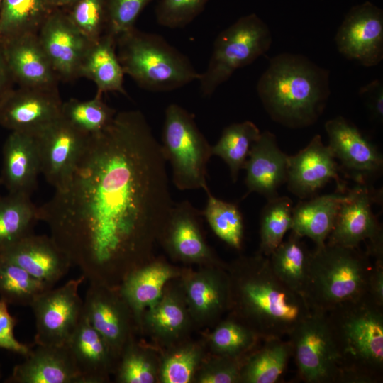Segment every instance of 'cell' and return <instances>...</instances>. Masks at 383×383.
<instances>
[{"instance_id":"obj_1","label":"cell","mask_w":383,"mask_h":383,"mask_svg":"<svg viewBox=\"0 0 383 383\" xmlns=\"http://www.w3.org/2000/svg\"><path fill=\"white\" fill-rule=\"evenodd\" d=\"M166 159L139 110L116 113L87 137L67 184L38 221L89 283L113 286L133 270L174 204Z\"/></svg>"},{"instance_id":"obj_2","label":"cell","mask_w":383,"mask_h":383,"mask_svg":"<svg viewBox=\"0 0 383 383\" xmlns=\"http://www.w3.org/2000/svg\"><path fill=\"white\" fill-rule=\"evenodd\" d=\"M231 303L262 339L288 336L311 311L306 299L286 286L260 253L235 265Z\"/></svg>"},{"instance_id":"obj_3","label":"cell","mask_w":383,"mask_h":383,"mask_svg":"<svg viewBox=\"0 0 383 383\" xmlns=\"http://www.w3.org/2000/svg\"><path fill=\"white\" fill-rule=\"evenodd\" d=\"M329 71L299 54L284 52L270 60L257 92L274 121L289 128L314 124L328 101Z\"/></svg>"},{"instance_id":"obj_4","label":"cell","mask_w":383,"mask_h":383,"mask_svg":"<svg viewBox=\"0 0 383 383\" xmlns=\"http://www.w3.org/2000/svg\"><path fill=\"white\" fill-rule=\"evenodd\" d=\"M338 356L340 383H379L383 377V307L368 295L326 312Z\"/></svg>"},{"instance_id":"obj_5","label":"cell","mask_w":383,"mask_h":383,"mask_svg":"<svg viewBox=\"0 0 383 383\" xmlns=\"http://www.w3.org/2000/svg\"><path fill=\"white\" fill-rule=\"evenodd\" d=\"M372 264L359 248L326 243L311 252L304 292L311 310L328 312L367 295Z\"/></svg>"},{"instance_id":"obj_6","label":"cell","mask_w":383,"mask_h":383,"mask_svg":"<svg viewBox=\"0 0 383 383\" xmlns=\"http://www.w3.org/2000/svg\"><path fill=\"white\" fill-rule=\"evenodd\" d=\"M116 42L124 74L143 89L170 91L200 77L189 59L159 35L134 27L118 35Z\"/></svg>"},{"instance_id":"obj_7","label":"cell","mask_w":383,"mask_h":383,"mask_svg":"<svg viewBox=\"0 0 383 383\" xmlns=\"http://www.w3.org/2000/svg\"><path fill=\"white\" fill-rule=\"evenodd\" d=\"M161 148L170 163L173 183L178 189L209 190L206 177L211 145L194 116L177 104L165 109Z\"/></svg>"},{"instance_id":"obj_8","label":"cell","mask_w":383,"mask_h":383,"mask_svg":"<svg viewBox=\"0 0 383 383\" xmlns=\"http://www.w3.org/2000/svg\"><path fill=\"white\" fill-rule=\"evenodd\" d=\"M272 37L267 25L255 13L238 18L216 37L210 60L198 79L204 96H211L238 69L270 49Z\"/></svg>"},{"instance_id":"obj_9","label":"cell","mask_w":383,"mask_h":383,"mask_svg":"<svg viewBox=\"0 0 383 383\" xmlns=\"http://www.w3.org/2000/svg\"><path fill=\"white\" fill-rule=\"evenodd\" d=\"M291 355L306 383H340L338 356L326 313L311 310L290 333Z\"/></svg>"},{"instance_id":"obj_10","label":"cell","mask_w":383,"mask_h":383,"mask_svg":"<svg viewBox=\"0 0 383 383\" xmlns=\"http://www.w3.org/2000/svg\"><path fill=\"white\" fill-rule=\"evenodd\" d=\"M382 201V191L372 185L348 189L326 243L359 248L368 241L366 252L374 260H383L382 227L372 211V205Z\"/></svg>"},{"instance_id":"obj_11","label":"cell","mask_w":383,"mask_h":383,"mask_svg":"<svg viewBox=\"0 0 383 383\" xmlns=\"http://www.w3.org/2000/svg\"><path fill=\"white\" fill-rule=\"evenodd\" d=\"M84 280L82 274L60 287L45 290L34 299L30 306L35 321V345L66 344L82 315L79 288Z\"/></svg>"},{"instance_id":"obj_12","label":"cell","mask_w":383,"mask_h":383,"mask_svg":"<svg viewBox=\"0 0 383 383\" xmlns=\"http://www.w3.org/2000/svg\"><path fill=\"white\" fill-rule=\"evenodd\" d=\"M324 127L340 172L357 184L371 185L383 168V157L375 145L341 116L327 121Z\"/></svg>"},{"instance_id":"obj_13","label":"cell","mask_w":383,"mask_h":383,"mask_svg":"<svg viewBox=\"0 0 383 383\" xmlns=\"http://www.w3.org/2000/svg\"><path fill=\"white\" fill-rule=\"evenodd\" d=\"M338 52L365 67L383 60V11L370 1L355 5L345 14L335 35Z\"/></svg>"},{"instance_id":"obj_14","label":"cell","mask_w":383,"mask_h":383,"mask_svg":"<svg viewBox=\"0 0 383 383\" xmlns=\"http://www.w3.org/2000/svg\"><path fill=\"white\" fill-rule=\"evenodd\" d=\"M62 102L57 87L13 88L0 102V125L35 135L60 118Z\"/></svg>"},{"instance_id":"obj_15","label":"cell","mask_w":383,"mask_h":383,"mask_svg":"<svg viewBox=\"0 0 383 383\" xmlns=\"http://www.w3.org/2000/svg\"><path fill=\"white\" fill-rule=\"evenodd\" d=\"M83 313L103 338L114 360L120 357L131 340V316L134 314L119 287L89 283L83 301Z\"/></svg>"},{"instance_id":"obj_16","label":"cell","mask_w":383,"mask_h":383,"mask_svg":"<svg viewBox=\"0 0 383 383\" xmlns=\"http://www.w3.org/2000/svg\"><path fill=\"white\" fill-rule=\"evenodd\" d=\"M340 172L331 149L317 134L304 148L289 156L286 183L289 192L301 199L313 196L331 180L335 182L337 191L345 192L346 182Z\"/></svg>"},{"instance_id":"obj_17","label":"cell","mask_w":383,"mask_h":383,"mask_svg":"<svg viewBox=\"0 0 383 383\" xmlns=\"http://www.w3.org/2000/svg\"><path fill=\"white\" fill-rule=\"evenodd\" d=\"M37 35L59 79L79 77L80 65L91 43L74 27L65 10L52 9Z\"/></svg>"},{"instance_id":"obj_18","label":"cell","mask_w":383,"mask_h":383,"mask_svg":"<svg viewBox=\"0 0 383 383\" xmlns=\"http://www.w3.org/2000/svg\"><path fill=\"white\" fill-rule=\"evenodd\" d=\"M33 135L40 172L55 190L62 189L71 177L88 135L61 118Z\"/></svg>"},{"instance_id":"obj_19","label":"cell","mask_w":383,"mask_h":383,"mask_svg":"<svg viewBox=\"0 0 383 383\" xmlns=\"http://www.w3.org/2000/svg\"><path fill=\"white\" fill-rule=\"evenodd\" d=\"M0 259L18 265L49 288L65 276L72 265L51 237L34 233L0 250Z\"/></svg>"},{"instance_id":"obj_20","label":"cell","mask_w":383,"mask_h":383,"mask_svg":"<svg viewBox=\"0 0 383 383\" xmlns=\"http://www.w3.org/2000/svg\"><path fill=\"white\" fill-rule=\"evenodd\" d=\"M288 157L279 147L275 135L265 131L252 145L244 169L246 171L245 196L256 192L267 200L277 196L286 183Z\"/></svg>"},{"instance_id":"obj_21","label":"cell","mask_w":383,"mask_h":383,"mask_svg":"<svg viewBox=\"0 0 383 383\" xmlns=\"http://www.w3.org/2000/svg\"><path fill=\"white\" fill-rule=\"evenodd\" d=\"M1 45L13 80L18 87H57L60 79L37 34L20 36Z\"/></svg>"},{"instance_id":"obj_22","label":"cell","mask_w":383,"mask_h":383,"mask_svg":"<svg viewBox=\"0 0 383 383\" xmlns=\"http://www.w3.org/2000/svg\"><path fill=\"white\" fill-rule=\"evenodd\" d=\"M16 365L6 383H81V377L66 345H35Z\"/></svg>"},{"instance_id":"obj_23","label":"cell","mask_w":383,"mask_h":383,"mask_svg":"<svg viewBox=\"0 0 383 383\" xmlns=\"http://www.w3.org/2000/svg\"><path fill=\"white\" fill-rule=\"evenodd\" d=\"M1 182L9 193L30 196L40 165L35 136L11 131L3 146Z\"/></svg>"},{"instance_id":"obj_24","label":"cell","mask_w":383,"mask_h":383,"mask_svg":"<svg viewBox=\"0 0 383 383\" xmlns=\"http://www.w3.org/2000/svg\"><path fill=\"white\" fill-rule=\"evenodd\" d=\"M81 383H101L108 379L115 361L101 335L82 315L66 343Z\"/></svg>"},{"instance_id":"obj_25","label":"cell","mask_w":383,"mask_h":383,"mask_svg":"<svg viewBox=\"0 0 383 383\" xmlns=\"http://www.w3.org/2000/svg\"><path fill=\"white\" fill-rule=\"evenodd\" d=\"M202 214L188 200L174 204L162 233L169 250L186 260L200 261L211 257L200 229Z\"/></svg>"},{"instance_id":"obj_26","label":"cell","mask_w":383,"mask_h":383,"mask_svg":"<svg viewBox=\"0 0 383 383\" xmlns=\"http://www.w3.org/2000/svg\"><path fill=\"white\" fill-rule=\"evenodd\" d=\"M346 196L347 191H337L333 194L312 196L299 202L292 209L291 231L301 238H310L315 243L316 248L323 246Z\"/></svg>"},{"instance_id":"obj_27","label":"cell","mask_w":383,"mask_h":383,"mask_svg":"<svg viewBox=\"0 0 383 383\" xmlns=\"http://www.w3.org/2000/svg\"><path fill=\"white\" fill-rule=\"evenodd\" d=\"M116 38L106 33L91 44L80 65L79 77L94 82L98 94L110 91L127 94L123 87L125 74L116 53Z\"/></svg>"},{"instance_id":"obj_28","label":"cell","mask_w":383,"mask_h":383,"mask_svg":"<svg viewBox=\"0 0 383 383\" xmlns=\"http://www.w3.org/2000/svg\"><path fill=\"white\" fill-rule=\"evenodd\" d=\"M174 272L170 266L155 262L139 267L125 277L119 289L135 319L140 318L146 308L160 300L165 284L173 277Z\"/></svg>"},{"instance_id":"obj_29","label":"cell","mask_w":383,"mask_h":383,"mask_svg":"<svg viewBox=\"0 0 383 383\" xmlns=\"http://www.w3.org/2000/svg\"><path fill=\"white\" fill-rule=\"evenodd\" d=\"M311 253L301 237L291 231L286 240L267 257L274 274L292 290L301 294L307 284Z\"/></svg>"},{"instance_id":"obj_30","label":"cell","mask_w":383,"mask_h":383,"mask_svg":"<svg viewBox=\"0 0 383 383\" xmlns=\"http://www.w3.org/2000/svg\"><path fill=\"white\" fill-rule=\"evenodd\" d=\"M264 345L240 366V382L275 383L284 372L292 357L290 345L283 338L263 339Z\"/></svg>"},{"instance_id":"obj_31","label":"cell","mask_w":383,"mask_h":383,"mask_svg":"<svg viewBox=\"0 0 383 383\" xmlns=\"http://www.w3.org/2000/svg\"><path fill=\"white\" fill-rule=\"evenodd\" d=\"M52 10L47 0H4L0 8V44L38 34Z\"/></svg>"},{"instance_id":"obj_32","label":"cell","mask_w":383,"mask_h":383,"mask_svg":"<svg viewBox=\"0 0 383 383\" xmlns=\"http://www.w3.org/2000/svg\"><path fill=\"white\" fill-rule=\"evenodd\" d=\"M38 208L30 196L9 193L0 196V250L33 233Z\"/></svg>"},{"instance_id":"obj_33","label":"cell","mask_w":383,"mask_h":383,"mask_svg":"<svg viewBox=\"0 0 383 383\" xmlns=\"http://www.w3.org/2000/svg\"><path fill=\"white\" fill-rule=\"evenodd\" d=\"M261 132L250 121L234 123L226 126L220 138L211 145L212 155L221 157L228 165L233 182L238 179L244 169L252 145Z\"/></svg>"},{"instance_id":"obj_34","label":"cell","mask_w":383,"mask_h":383,"mask_svg":"<svg viewBox=\"0 0 383 383\" xmlns=\"http://www.w3.org/2000/svg\"><path fill=\"white\" fill-rule=\"evenodd\" d=\"M187 296L197 315L214 316L231 304L230 281L221 274H198L188 282Z\"/></svg>"},{"instance_id":"obj_35","label":"cell","mask_w":383,"mask_h":383,"mask_svg":"<svg viewBox=\"0 0 383 383\" xmlns=\"http://www.w3.org/2000/svg\"><path fill=\"white\" fill-rule=\"evenodd\" d=\"M116 113L104 101L102 95L96 94L90 100L70 99L62 102L60 118L79 132L89 136L106 128Z\"/></svg>"},{"instance_id":"obj_36","label":"cell","mask_w":383,"mask_h":383,"mask_svg":"<svg viewBox=\"0 0 383 383\" xmlns=\"http://www.w3.org/2000/svg\"><path fill=\"white\" fill-rule=\"evenodd\" d=\"M293 202L286 196L267 200L260 213L259 253L269 257L291 230Z\"/></svg>"},{"instance_id":"obj_37","label":"cell","mask_w":383,"mask_h":383,"mask_svg":"<svg viewBox=\"0 0 383 383\" xmlns=\"http://www.w3.org/2000/svg\"><path fill=\"white\" fill-rule=\"evenodd\" d=\"M207 201L202 215L213 233L232 248H241L244 223L236 204L219 199L207 191Z\"/></svg>"},{"instance_id":"obj_38","label":"cell","mask_w":383,"mask_h":383,"mask_svg":"<svg viewBox=\"0 0 383 383\" xmlns=\"http://www.w3.org/2000/svg\"><path fill=\"white\" fill-rule=\"evenodd\" d=\"M48 289L18 265L0 259V299L8 304L30 306L40 293Z\"/></svg>"},{"instance_id":"obj_39","label":"cell","mask_w":383,"mask_h":383,"mask_svg":"<svg viewBox=\"0 0 383 383\" xmlns=\"http://www.w3.org/2000/svg\"><path fill=\"white\" fill-rule=\"evenodd\" d=\"M261 338L244 322L230 319L216 328L211 335V343L221 356L239 360L240 355L253 348Z\"/></svg>"},{"instance_id":"obj_40","label":"cell","mask_w":383,"mask_h":383,"mask_svg":"<svg viewBox=\"0 0 383 383\" xmlns=\"http://www.w3.org/2000/svg\"><path fill=\"white\" fill-rule=\"evenodd\" d=\"M63 9L74 27L90 43L98 40L106 33V0H77Z\"/></svg>"},{"instance_id":"obj_41","label":"cell","mask_w":383,"mask_h":383,"mask_svg":"<svg viewBox=\"0 0 383 383\" xmlns=\"http://www.w3.org/2000/svg\"><path fill=\"white\" fill-rule=\"evenodd\" d=\"M187 316L183 305L174 297L162 296L148 308L145 323L153 332L163 337H173L186 326Z\"/></svg>"},{"instance_id":"obj_42","label":"cell","mask_w":383,"mask_h":383,"mask_svg":"<svg viewBox=\"0 0 383 383\" xmlns=\"http://www.w3.org/2000/svg\"><path fill=\"white\" fill-rule=\"evenodd\" d=\"M116 380L121 383H152L155 371L146 354L131 340L120 356Z\"/></svg>"},{"instance_id":"obj_43","label":"cell","mask_w":383,"mask_h":383,"mask_svg":"<svg viewBox=\"0 0 383 383\" xmlns=\"http://www.w3.org/2000/svg\"><path fill=\"white\" fill-rule=\"evenodd\" d=\"M209 0H160L155 9L157 22L169 28H182L191 23Z\"/></svg>"},{"instance_id":"obj_44","label":"cell","mask_w":383,"mask_h":383,"mask_svg":"<svg viewBox=\"0 0 383 383\" xmlns=\"http://www.w3.org/2000/svg\"><path fill=\"white\" fill-rule=\"evenodd\" d=\"M153 0H106L108 26L106 33L116 38L135 27L143 9Z\"/></svg>"},{"instance_id":"obj_45","label":"cell","mask_w":383,"mask_h":383,"mask_svg":"<svg viewBox=\"0 0 383 383\" xmlns=\"http://www.w3.org/2000/svg\"><path fill=\"white\" fill-rule=\"evenodd\" d=\"M200 360L199 350L192 347L182 348L168 356L161 370L165 383H187L192 379Z\"/></svg>"},{"instance_id":"obj_46","label":"cell","mask_w":383,"mask_h":383,"mask_svg":"<svg viewBox=\"0 0 383 383\" xmlns=\"http://www.w3.org/2000/svg\"><path fill=\"white\" fill-rule=\"evenodd\" d=\"M240 362L223 357L210 365L199 376L201 383H235L240 382Z\"/></svg>"},{"instance_id":"obj_47","label":"cell","mask_w":383,"mask_h":383,"mask_svg":"<svg viewBox=\"0 0 383 383\" xmlns=\"http://www.w3.org/2000/svg\"><path fill=\"white\" fill-rule=\"evenodd\" d=\"M17 321L8 309V304L0 299V348L27 356L33 348L18 341L14 335Z\"/></svg>"},{"instance_id":"obj_48","label":"cell","mask_w":383,"mask_h":383,"mask_svg":"<svg viewBox=\"0 0 383 383\" xmlns=\"http://www.w3.org/2000/svg\"><path fill=\"white\" fill-rule=\"evenodd\" d=\"M360 95L366 101L372 118L379 123L383 121V84L380 79H374L359 91Z\"/></svg>"},{"instance_id":"obj_49","label":"cell","mask_w":383,"mask_h":383,"mask_svg":"<svg viewBox=\"0 0 383 383\" xmlns=\"http://www.w3.org/2000/svg\"><path fill=\"white\" fill-rule=\"evenodd\" d=\"M374 261L370 274L367 295L376 304L383 307V260Z\"/></svg>"},{"instance_id":"obj_50","label":"cell","mask_w":383,"mask_h":383,"mask_svg":"<svg viewBox=\"0 0 383 383\" xmlns=\"http://www.w3.org/2000/svg\"><path fill=\"white\" fill-rule=\"evenodd\" d=\"M14 83L0 44V102L13 88Z\"/></svg>"},{"instance_id":"obj_51","label":"cell","mask_w":383,"mask_h":383,"mask_svg":"<svg viewBox=\"0 0 383 383\" xmlns=\"http://www.w3.org/2000/svg\"><path fill=\"white\" fill-rule=\"evenodd\" d=\"M51 9H64L77 0H47Z\"/></svg>"},{"instance_id":"obj_52","label":"cell","mask_w":383,"mask_h":383,"mask_svg":"<svg viewBox=\"0 0 383 383\" xmlns=\"http://www.w3.org/2000/svg\"><path fill=\"white\" fill-rule=\"evenodd\" d=\"M4 0H0V8Z\"/></svg>"}]
</instances>
